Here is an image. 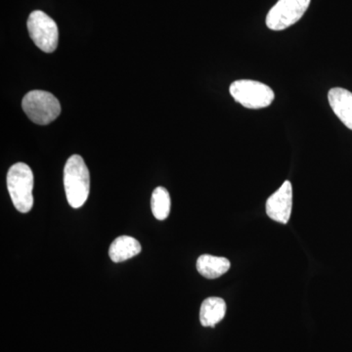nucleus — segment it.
Listing matches in <instances>:
<instances>
[{"label": "nucleus", "instance_id": "f257e3e1", "mask_svg": "<svg viewBox=\"0 0 352 352\" xmlns=\"http://www.w3.org/2000/svg\"><path fill=\"white\" fill-rule=\"evenodd\" d=\"M64 186L67 200L74 208L82 207L90 190V176L82 157L73 155L64 168Z\"/></svg>", "mask_w": 352, "mask_h": 352}, {"label": "nucleus", "instance_id": "f03ea898", "mask_svg": "<svg viewBox=\"0 0 352 352\" xmlns=\"http://www.w3.org/2000/svg\"><path fill=\"white\" fill-rule=\"evenodd\" d=\"M7 189L18 212L27 214L32 210L34 206V173L28 164L17 163L9 168Z\"/></svg>", "mask_w": 352, "mask_h": 352}, {"label": "nucleus", "instance_id": "7ed1b4c3", "mask_svg": "<svg viewBox=\"0 0 352 352\" xmlns=\"http://www.w3.org/2000/svg\"><path fill=\"white\" fill-rule=\"evenodd\" d=\"M22 108L32 122L41 126L50 124L61 113V105L52 94L43 90H32L25 94Z\"/></svg>", "mask_w": 352, "mask_h": 352}, {"label": "nucleus", "instance_id": "20e7f679", "mask_svg": "<svg viewBox=\"0 0 352 352\" xmlns=\"http://www.w3.org/2000/svg\"><path fill=\"white\" fill-rule=\"evenodd\" d=\"M236 102L248 109H263L272 104L274 91L263 82L251 80H236L229 88Z\"/></svg>", "mask_w": 352, "mask_h": 352}, {"label": "nucleus", "instance_id": "39448f33", "mask_svg": "<svg viewBox=\"0 0 352 352\" xmlns=\"http://www.w3.org/2000/svg\"><path fill=\"white\" fill-rule=\"evenodd\" d=\"M28 31L34 44L43 52L56 50L59 31L55 21L43 11H34L28 19Z\"/></svg>", "mask_w": 352, "mask_h": 352}, {"label": "nucleus", "instance_id": "423d86ee", "mask_svg": "<svg viewBox=\"0 0 352 352\" xmlns=\"http://www.w3.org/2000/svg\"><path fill=\"white\" fill-rule=\"evenodd\" d=\"M311 0H279L266 16V25L272 31H283L295 25L307 12Z\"/></svg>", "mask_w": 352, "mask_h": 352}, {"label": "nucleus", "instance_id": "0eeeda50", "mask_svg": "<svg viewBox=\"0 0 352 352\" xmlns=\"http://www.w3.org/2000/svg\"><path fill=\"white\" fill-rule=\"evenodd\" d=\"M292 207H293V187H292V183L286 180L266 201V214L274 221L287 224L291 217Z\"/></svg>", "mask_w": 352, "mask_h": 352}, {"label": "nucleus", "instance_id": "6e6552de", "mask_svg": "<svg viewBox=\"0 0 352 352\" xmlns=\"http://www.w3.org/2000/svg\"><path fill=\"white\" fill-rule=\"evenodd\" d=\"M329 104L340 122L352 131V92L336 87L329 91Z\"/></svg>", "mask_w": 352, "mask_h": 352}, {"label": "nucleus", "instance_id": "1a4fd4ad", "mask_svg": "<svg viewBox=\"0 0 352 352\" xmlns=\"http://www.w3.org/2000/svg\"><path fill=\"white\" fill-rule=\"evenodd\" d=\"M141 252V245L135 238L120 236L110 245L109 256L113 263H122L138 256Z\"/></svg>", "mask_w": 352, "mask_h": 352}, {"label": "nucleus", "instance_id": "9d476101", "mask_svg": "<svg viewBox=\"0 0 352 352\" xmlns=\"http://www.w3.org/2000/svg\"><path fill=\"white\" fill-rule=\"evenodd\" d=\"M226 303L220 298H208L204 300L200 309V321L204 327H214L224 318Z\"/></svg>", "mask_w": 352, "mask_h": 352}, {"label": "nucleus", "instance_id": "9b49d317", "mask_svg": "<svg viewBox=\"0 0 352 352\" xmlns=\"http://www.w3.org/2000/svg\"><path fill=\"white\" fill-rule=\"evenodd\" d=\"M230 268V261L221 256L203 254L197 261V270L201 276L208 279H217L226 274Z\"/></svg>", "mask_w": 352, "mask_h": 352}, {"label": "nucleus", "instance_id": "f8f14e48", "mask_svg": "<svg viewBox=\"0 0 352 352\" xmlns=\"http://www.w3.org/2000/svg\"><path fill=\"white\" fill-rule=\"evenodd\" d=\"M151 208L153 214L157 220L168 219L170 212V196L164 187H157L152 194Z\"/></svg>", "mask_w": 352, "mask_h": 352}]
</instances>
